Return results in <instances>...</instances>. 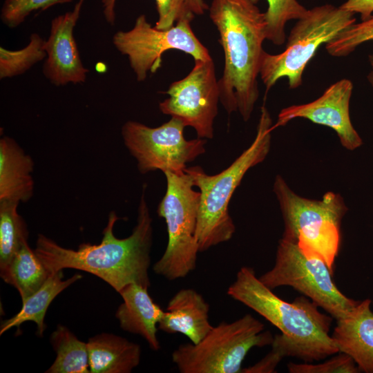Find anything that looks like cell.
I'll return each mask as SVG.
<instances>
[{"label": "cell", "instance_id": "obj_3", "mask_svg": "<svg viewBox=\"0 0 373 373\" xmlns=\"http://www.w3.org/2000/svg\"><path fill=\"white\" fill-rule=\"evenodd\" d=\"M227 294L281 332L274 337L271 349L282 358L294 356L311 363L339 352L329 334L332 316L321 312L306 296L285 301L261 282L252 267L240 269Z\"/></svg>", "mask_w": 373, "mask_h": 373}, {"label": "cell", "instance_id": "obj_5", "mask_svg": "<svg viewBox=\"0 0 373 373\" xmlns=\"http://www.w3.org/2000/svg\"><path fill=\"white\" fill-rule=\"evenodd\" d=\"M273 191L284 222L282 238L297 243L305 256L321 258L333 271L342 220L348 210L343 197L332 191L321 200L300 196L280 175L275 178Z\"/></svg>", "mask_w": 373, "mask_h": 373}, {"label": "cell", "instance_id": "obj_1", "mask_svg": "<svg viewBox=\"0 0 373 373\" xmlns=\"http://www.w3.org/2000/svg\"><path fill=\"white\" fill-rule=\"evenodd\" d=\"M146 189L144 184L137 222L127 238H117L115 236L114 227L119 218L115 211H111L99 244L82 243L74 250L39 234L34 249L36 254L51 274L67 268L87 271L102 279L118 293L131 283L149 288L153 231L145 198Z\"/></svg>", "mask_w": 373, "mask_h": 373}, {"label": "cell", "instance_id": "obj_26", "mask_svg": "<svg viewBox=\"0 0 373 373\" xmlns=\"http://www.w3.org/2000/svg\"><path fill=\"white\" fill-rule=\"evenodd\" d=\"M155 1L158 15L155 27L157 29H169L180 19L193 20L195 17L188 6L187 0ZM115 1L116 0H102L104 17L111 25H114L115 21Z\"/></svg>", "mask_w": 373, "mask_h": 373}, {"label": "cell", "instance_id": "obj_25", "mask_svg": "<svg viewBox=\"0 0 373 373\" xmlns=\"http://www.w3.org/2000/svg\"><path fill=\"white\" fill-rule=\"evenodd\" d=\"M257 3L259 0H251ZM268 4L265 12L267 30L266 39L274 44L280 46L286 39L285 28L292 19H299L307 12V9L298 0H266Z\"/></svg>", "mask_w": 373, "mask_h": 373}, {"label": "cell", "instance_id": "obj_2", "mask_svg": "<svg viewBox=\"0 0 373 373\" xmlns=\"http://www.w3.org/2000/svg\"><path fill=\"white\" fill-rule=\"evenodd\" d=\"M209 10L224 52L220 102L228 114L238 111L247 122L259 97L258 77L267 39L265 12L251 0H213Z\"/></svg>", "mask_w": 373, "mask_h": 373}, {"label": "cell", "instance_id": "obj_21", "mask_svg": "<svg viewBox=\"0 0 373 373\" xmlns=\"http://www.w3.org/2000/svg\"><path fill=\"white\" fill-rule=\"evenodd\" d=\"M52 274L46 269L35 250L25 241L9 264L0 270L1 278L14 286L22 302L37 291Z\"/></svg>", "mask_w": 373, "mask_h": 373}, {"label": "cell", "instance_id": "obj_31", "mask_svg": "<svg viewBox=\"0 0 373 373\" xmlns=\"http://www.w3.org/2000/svg\"><path fill=\"white\" fill-rule=\"evenodd\" d=\"M187 3L190 10L195 15H202L209 8L204 0H187Z\"/></svg>", "mask_w": 373, "mask_h": 373}, {"label": "cell", "instance_id": "obj_7", "mask_svg": "<svg viewBox=\"0 0 373 373\" xmlns=\"http://www.w3.org/2000/svg\"><path fill=\"white\" fill-rule=\"evenodd\" d=\"M249 314L231 323L221 322L198 343L182 344L172 353L181 373H241L254 347L271 345L274 336Z\"/></svg>", "mask_w": 373, "mask_h": 373}, {"label": "cell", "instance_id": "obj_18", "mask_svg": "<svg viewBox=\"0 0 373 373\" xmlns=\"http://www.w3.org/2000/svg\"><path fill=\"white\" fill-rule=\"evenodd\" d=\"M32 157L10 137L0 140V202L20 204L33 195Z\"/></svg>", "mask_w": 373, "mask_h": 373}, {"label": "cell", "instance_id": "obj_10", "mask_svg": "<svg viewBox=\"0 0 373 373\" xmlns=\"http://www.w3.org/2000/svg\"><path fill=\"white\" fill-rule=\"evenodd\" d=\"M184 127L174 117L154 128L131 120L124 124V144L135 159L141 173L155 171L182 173L187 163L205 153L207 140H186Z\"/></svg>", "mask_w": 373, "mask_h": 373}, {"label": "cell", "instance_id": "obj_8", "mask_svg": "<svg viewBox=\"0 0 373 373\" xmlns=\"http://www.w3.org/2000/svg\"><path fill=\"white\" fill-rule=\"evenodd\" d=\"M164 174L166 190L157 212L165 220L168 242L153 271L174 280L186 277L196 267L200 249L195 231L200 194L193 189L192 179L185 171Z\"/></svg>", "mask_w": 373, "mask_h": 373}, {"label": "cell", "instance_id": "obj_28", "mask_svg": "<svg viewBox=\"0 0 373 373\" xmlns=\"http://www.w3.org/2000/svg\"><path fill=\"white\" fill-rule=\"evenodd\" d=\"M73 0H5L1 10V19L8 28L20 26L34 11L45 10Z\"/></svg>", "mask_w": 373, "mask_h": 373}, {"label": "cell", "instance_id": "obj_23", "mask_svg": "<svg viewBox=\"0 0 373 373\" xmlns=\"http://www.w3.org/2000/svg\"><path fill=\"white\" fill-rule=\"evenodd\" d=\"M19 204L0 202V270L4 269L28 240V231L18 213Z\"/></svg>", "mask_w": 373, "mask_h": 373}, {"label": "cell", "instance_id": "obj_32", "mask_svg": "<svg viewBox=\"0 0 373 373\" xmlns=\"http://www.w3.org/2000/svg\"><path fill=\"white\" fill-rule=\"evenodd\" d=\"M368 59H369L370 64L372 69L370 72L369 73V74L367 75V77L368 82L370 83V84L373 87V54L369 55Z\"/></svg>", "mask_w": 373, "mask_h": 373}, {"label": "cell", "instance_id": "obj_17", "mask_svg": "<svg viewBox=\"0 0 373 373\" xmlns=\"http://www.w3.org/2000/svg\"><path fill=\"white\" fill-rule=\"evenodd\" d=\"M119 294L123 303L118 307L115 316L120 327L140 335L153 350H159L160 343L157 332L164 311L153 301L148 288L140 285L129 284Z\"/></svg>", "mask_w": 373, "mask_h": 373}, {"label": "cell", "instance_id": "obj_19", "mask_svg": "<svg viewBox=\"0 0 373 373\" xmlns=\"http://www.w3.org/2000/svg\"><path fill=\"white\" fill-rule=\"evenodd\" d=\"M87 347L91 373H130L140 361V346L113 334L91 337Z\"/></svg>", "mask_w": 373, "mask_h": 373}, {"label": "cell", "instance_id": "obj_13", "mask_svg": "<svg viewBox=\"0 0 373 373\" xmlns=\"http://www.w3.org/2000/svg\"><path fill=\"white\" fill-rule=\"evenodd\" d=\"M352 90V82L342 79L330 85L314 101L283 108L274 128L283 126L296 118L307 119L334 130L341 145L354 151L363 144V140L350 119V102Z\"/></svg>", "mask_w": 373, "mask_h": 373}, {"label": "cell", "instance_id": "obj_6", "mask_svg": "<svg viewBox=\"0 0 373 373\" xmlns=\"http://www.w3.org/2000/svg\"><path fill=\"white\" fill-rule=\"evenodd\" d=\"M354 23V13L340 6L327 3L307 9L290 30L285 50L262 54L260 77L266 93L283 77L287 78L289 88L300 86L305 67L321 46Z\"/></svg>", "mask_w": 373, "mask_h": 373}, {"label": "cell", "instance_id": "obj_11", "mask_svg": "<svg viewBox=\"0 0 373 373\" xmlns=\"http://www.w3.org/2000/svg\"><path fill=\"white\" fill-rule=\"evenodd\" d=\"M191 21L182 19L169 29L160 30L141 15L131 30H119L113 35V44L120 53L127 56L137 81L143 82L148 73H154L160 68L162 55L169 50L189 54L194 60L212 59L208 49L194 34Z\"/></svg>", "mask_w": 373, "mask_h": 373}, {"label": "cell", "instance_id": "obj_29", "mask_svg": "<svg viewBox=\"0 0 373 373\" xmlns=\"http://www.w3.org/2000/svg\"><path fill=\"white\" fill-rule=\"evenodd\" d=\"M290 373H358L360 370L347 354L338 352L330 359L318 364L289 363Z\"/></svg>", "mask_w": 373, "mask_h": 373}, {"label": "cell", "instance_id": "obj_22", "mask_svg": "<svg viewBox=\"0 0 373 373\" xmlns=\"http://www.w3.org/2000/svg\"><path fill=\"white\" fill-rule=\"evenodd\" d=\"M57 356L46 373L90 372L87 343L79 340L66 327L58 325L50 335Z\"/></svg>", "mask_w": 373, "mask_h": 373}, {"label": "cell", "instance_id": "obj_14", "mask_svg": "<svg viewBox=\"0 0 373 373\" xmlns=\"http://www.w3.org/2000/svg\"><path fill=\"white\" fill-rule=\"evenodd\" d=\"M83 2L79 0L73 11L51 21L50 35L46 40L43 73L57 86L82 84L86 80L88 69L83 65L73 33Z\"/></svg>", "mask_w": 373, "mask_h": 373}, {"label": "cell", "instance_id": "obj_9", "mask_svg": "<svg viewBox=\"0 0 373 373\" xmlns=\"http://www.w3.org/2000/svg\"><path fill=\"white\" fill-rule=\"evenodd\" d=\"M332 273L323 260L305 256L297 243L281 238L273 267L258 278L272 290L283 286L295 289L337 321L348 315L359 301L338 289Z\"/></svg>", "mask_w": 373, "mask_h": 373}, {"label": "cell", "instance_id": "obj_12", "mask_svg": "<svg viewBox=\"0 0 373 373\" xmlns=\"http://www.w3.org/2000/svg\"><path fill=\"white\" fill-rule=\"evenodd\" d=\"M184 78L173 82L164 92L169 97L159 103L160 111L192 127L198 138L212 139L220 102L218 80L212 59L194 60Z\"/></svg>", "mask_w": 373, "mask_h": 373}, {"label": "cell", "instance_id": "obj_27", "mask_svg": "<svg viewBox=\"0 0 373 373\" xmlns=\"http://www.w3.org/2000/svg\"><path fill=\"white\" fill-rule=\"evenodd\" d=\"M371 40H373V15L343 30L325 44V48L333 57H345L359 45Z\"/></svg>", "mask_w": 373, "mask_h": 373}, {"label": "cell", "instance_id": "obj_24", "mask_svg": "<svg viewBox=\"0 0 373 373\" xmlns=\"http://www.w3.org/2000/svg\"><path fill=\"white\" fill-rule=\"evenodd\" d=\"M46 40L39 34L30 35L24 48L10 50L0 48V79L22 75L46 57Z\"/></svg>", "mask_w": 373, "mask_h": 373}, {"label": "cell", "instance_id": "obj_15", "mask_svg": "<svg viewBox=\"0 0 373 373\" xmlns=\"http://www.w3.org/2000/svg\"><path fill=\"white\" fill-rule=\"evenodd\" d=\"M367 298L336 321L332 338L339 352L350 356L360 371L373 373V312Z\"/></svg>", "mask_w": 373, "mask_h": 373}, {"label": "cell", "instance_id": "obj_30", "mask_svg": "<svg viewBox=\"0 0 373 373\" xmlns=\"http://www.w3.org/2000/svg\"><path fill=\"white\" fill-rule=\"evenodd\" d=\"M340 7L354 14L359 13L363 21L372 15L373 0H347Z\"/></svg>", "mask_w": 373, "mask_h": 373}, {"label": "cell", "instance_id": "obj_33", "mask_svg": "<svg viewBox=\"0 0 373 373\" xmlns=\"http://www.w3.org/2000/svg\"><path fill=\"white\" fill-rule=\"evenodd\" d=\"M372 303H373V302H372Z\"/></svg>", "mask_w": 373, "mask_h": 373}, {"label": "cell", "instance_id": "obj_20", "mask_svg": "<svg viewBox=\"0 0 373 373\" xmlns=\"http://www.w3.org/2000/svg\"><path fill=\"white\" fill-rule=\"evenodd\" d=\"M62 271L52 274L37 291L22 302V307L17 314L2 322L0 328L1 335L14 327L19 328L24 322L32 321L37 325V334L39 336H43L46 327L44 317L49 305L62 291L82 278L81 274H75L64 280Z\"/></svg>", "mask_w": 373, "mask_h": 373}, {"label": "cell", "instance_id": "obj_4", "mask_svg": "<svg viewBox=\"0 0 373 373\" xmlns=\"http://www.w3.org/2000/svg\"><path fill=\"white\" fill-rule=\"evenodd\" d=\"M273 130L271 115L262 106L254 141L227 168L215 175L199 166L185 169L200 194L195 231L200 252L233 237L236 226L229 211L230 200L246 173L267 156Z\"/></svg>", "mask_w": 373, "mask_h": 373}, {"label": "cell", "instance_id": "obj_16", "mask_svg": "<svg viewBox=\"0 0 373 373\" xmlns=\"http://www.w3.org/2000/svg\"><path fill=\"white\" fill-rule=\"evenodd\" d=\"M209 304L191 288L179 290L170 299L158 324L168 334H182L192 343L200 342L212 329Z\"/></svg>", "mask_w": 373, "mask_h": 373}]
</instances>
